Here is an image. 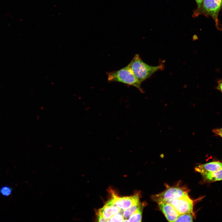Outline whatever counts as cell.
<instances>
[{"mask_svg":"<svg viewBox=\"0 0 222 222\" xmlns=\"http://www.w3.org/2000/svg\"><path fill=\"white\" fill-rule=\"evenodd\" d=\"M133 73L141 83L155 72L163 69V64L151 66L143 62L139 55H135L128 65Z\"/></svg>","mask_w":222,"mask_h":222,"instance_id":"cell-1","label":"cell"},{"mask_svg":"<svg viewBox=\"0 0 222 222\" xmlns=\"http://www.w3.org/2000/svg\"><path fill=\"white\" fill-rule=\"evenodd\" d=\"M108 80L111 82H117L137 88L140 92L143 91L141 88V84L135 77L128 65L117 71L107 73Z\"/></svg>","mask_w":222,"mask_h":222,"instance_id":"cell-2","label":"cell"},{"mask_svg":"<svg viewBox=\"0 0 222 222\" xmlns=\"http://www.w3.org/2000/svg\"><path fill=\"white\" fill-rule=\"evenodd\" d=\"M189 190L185 186L176 185L173 186L167 185L163 192L152 196L151 198L157 203L167 202L172 200L181 198L188 195Z\"/></svg>","mask_w":222,"mask_h":222,"instance_id":"cell-3","label":"cell"},{"mask_svg":"<svg viewBox=\"0 0 222 222\" xmlns=\"http://www.w3.org/2000/svg\"><path fill=\"white\" fill-rule=\"evenodd\" d=\"M222 9V0H204L201 10L198 14L206 17H211L214 20L215 26L220 31L222 30V25L220 23L218 16Z\"/></svg>","mask_w":222,"mask_h":222,"instance_id":"cell-4","label":"cell"},{"mask_svg":"<svg viewBox=\"0 0 222 222\" xmlns=\"http://www.w3.org/2000/svg\"><path fill=\"white\" fill-rule=\"evenodd\" d=\"M112 197L105 204L117 206L123 210H125L135 204L140 202L138 194L123 197H118L113 193Z\"/></svg>","mask_w":222,"mask_h":222,"instance_id":"cell-5","label":"cell"},{"mask_svg":"<svg viewBox=\"0 0 222 222\" xmlns=\"http://www.w3.org/2000/svg\"><path fill=\"white\" fill-rule=\"evenodd\" d=\"M167 202L171 204L179 215L193 212V202L188 195Z\"/></svg>","mask_w":222,"mask_h":222,"instance_id":"cell-6","label":"cell"},{"mask_svg":"<svg viewBox=\"0 0 222 222\" xmlns=\"http://www.w3.org/2000/svg\"><path fill=\"white\" fill-rule=\"evenodd\" d=\"M159 208L169 222H175L179 215L175 208L169 203L164 202L158 203Z\"/></svg>","mask_w":222,"mask_h":222,"instance_id":"cell-7","label":"cell"},{"mask_svg":"<svg viewBox=\"0 0 222 222\" xmlns=\"http://www.w3.org/2000/svg\"><path fill=\"white\" fill-rule=\"evenodd\" d=\"M222 168V162L213 161L198 166L195 168V170L202 174L214 172Z\"/></svg>","mask_w":222,"mask_h":222,"instance_id":"cell-8","label":"cell"},{"mask_svg":"<svg viewBox=\"0 0 222 222\" xmlns=\"http://www.w3.org/2000/svg\"><path fill=\"white\" fill-rule=\"evenodd\" d=\"M121 210V208L117 206L105 204L98 210L97 215L98 216L108 219L114 215L120 212Z\"/></svg>","mask_w":222,"mask_h":222,"instance_id":"cell-9","label":"cell"},{"mask_svg":"<svg viewBox=\"0 0 222 222\" xmlns=\"http://www.w3.org/2000/svg\"><path fill=\"white\" fill-rule=\"evenodd\" d=\"M204 181L212 182L222 180V168L218 171L201 174Z\"/></svg>","mask_w":222,"mask_h":222,"instance_id":"cell-10","label":"cell"},{"mask_svg":"<svg viewBox=\"0 0 222 222\" xmlns=\"http://www.w3.org/2000/svg\"><path fill=\"white\" fill-rule=\"evenodd\" d=\"M143 208V204L141 203L136 211L129 218V222L141 221Z\"/></svg>","mask_w":222,"mask_h":222,"instance_id":"cell-11","label":"cell"},{"mask_svg":"<svg viewBox=\"0 0 222 222\" xmlns=\"http://www.w3.org/2000/svg\"><path fill=\"white\" fill-rule=\"evenodd\" d=\"M140 204L141 203L139 202L124 210L123 212V216L124 219L129 218L138 209Z\"/></svg>","mask_w":222,"mask_h":222,"instance_id":"cell-12","label":"cell"},{"mask_svg":"<svg viewBox=\"0 0 222 222\" xmlns=\"http://www.w3.org/2000/svg\"><path fill=\"white\" fill-rule=\"evenodd\" d=\"M193 217L192 213L180 214L175 222H192Z\"/></svg>","mask_w":222,"mask_h":222,"instance_id":"cell-13","label":"cell"},{"mask_svg":"<svg viewBox=\"0 0 222 222\" xmlns=\"http://www.w3.org/2000/svg\"><path fill=\"white\" fill-rule=\"evenodd\" d=\"M120 212L114 215L109 219L108 222H123L124 220L123 214Z\"/></svg>","mask_w":222,"mask_h":222,"instance_id":"cell-14","label":"cell"},{"mask_svg":"<svg viewBox=\"0 0 222 222\" xmlns=\"http://www.w3.org/2000/svg\"><path fill=\"white\" fill-rule=\"evenodd\" d=\"M197 4V7L196 9L194 11L193 14V17H196L198 16V14L201 10L204 0H195Z\"/></svg>","mask_w":222,"mask_h":222,"instance_id":"cell-15","label":"cell"},{"mask_svg":"<svg viewBox=\"0 0 222 222\" xmlns=\"http://www.w3.org/2000/svg\"><path fill=\"white\" fill-rule=\"evenodd\" d=\"M12 190V189L9 187H3L0 189V193L5 196H8L11 194Z\"/></svg>","mask_w":222,"mask_h":222,"instance_id":"cell-16","label":"cell"},{"mask_svg":"<svg viewBox=\"0 0 222 222\" xmlns=\"http://www.w3.org/2000/svg\"><path fill=\"white\" fill-rule=\"evenodd\" d=\"M217 85L216 88L222 93V80H220L217 81Z\"/></svg>","mask_w":222,"mask_h":222,"instance_id":"cell-17","label":"cell"},{"mask_svg":"<svg viewBox=\"0 0 222 222\" xmlns=\"http://www.w3.org/2000/svg\"><path fill=\"white\" fill-rule=\"evenodd\" d=\"M213 131L218 135L219 134H222V128L220 129H214L213 130Z\"/></svg>","mask_w":222,"mask_h":222,"instance_id":"cell-18","label":"cell"},{"mask_svg":"<svg viewBox=\"0 0 222 222\" xmlns=\"http://www.w3.org/2000/svg\"><path fill=\"white\" fill-rule=\"evenodd\" d=\"M219 136H220V137H221L222 138V134H219L218 135Z\"/></svg>","mask_w":222,"mask_h":222,"instance_id":"cell-19","label":"cell"}]
</instances>
